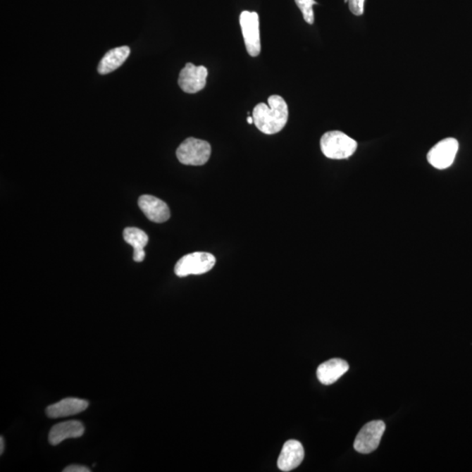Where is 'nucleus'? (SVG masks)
Returning a JSON list of instances; mask_svg holds the SVG:
<instances>
[{
    "label": "nucleus",
    "instance_id": "1",
    "mask_svg": "<svg viewBox=\"0 0 472 472\" xmlns=\"http://www.w3.org/2000/svg\"><path fill=\"white\" fill-rule=\"evenodd\" d=\"M268 105L261 103L254 108V123L261 132L273 135L285 128L289 118L286 101L278 94L268 98Z\"/></svg>",
    "mask_w": 472,
    "mask_h": 472
},
{
    "label": "nucleus",
    "instance_id": "12",
    "mask_svg": "<svg viewBox=\"0 0 472 472\" xmlns=\"http://www.w3.org/2000/svg\"><path fill=\"white\" fill-rule=\"evenodd\" d=\"M85 430V426L78 421L58 423L51 428L49 441L51 445L56 446L66 439L81 437Z\"/></svg>",
    "mask_w": 472,
    "mask_h": 472
},
{
    "label": "nucleus",
    "instance_id": "7",
    "mask_svg": "<svg viewBox=\"0 0 472 472\" xmlns=\"http://www.w3.org/2000/svg\"><path fill=\"white\" fill-rule=\"evenodd\" d=\"M459 148V141L453 137H448V139L438 142L428 151V161L435 169H447L455 161Z\"/></svg>",
    "mask_w": 472,
    "mask_h": 472
},
{
    "label": "nucleus",
    "instance_id": "20",
    "mask_svg": "<svg viewBox=\"0 0 472 472\" xmlns=\"http://www.w3.org/2000/svg\"><path fill=\"white\" fill-rule=\"evenodd\" d=\"M247 122H248L249 125H252V123H254V118L252 116H249V117L247 118Z\"/></svg>",
    "mask_w": 472,
    "mask_h": 472
},
{
    "label": "nucleus",
    "instance_id": "14",
    "mask_svg": "<svg viewBox=\"0 0 472 472\" xmlns=\"http://www.w3.org/2000/svg\"><path fill=\"white\" fill-rule=\"evenodd\" d=\"M130 49L129 46H123L108 51L101 58L97 71L101 75H107L121 67L127 58L129 57Z\"/></svg>",
    "mask_w": 472,
    "mask_h": 472
},
{
    "label": "nucleus",
    "instance_id": "19",
    "mask_svg": "<svg viewBox=\"0 0 472 472\" xmlns=\"http://www.w3.org/2000/svg\"><path fill=\"white\" fill-rule=\"evenodd\" d=\"M4 447H5V445H4V439L1 437H0V454L3 453Z\"/></svg>",
    "mask_w": 472,
    "mask_h": 472
},
{
    "label": "nucleus",
    "instance_id": "4",
    "mask_svg": "<svg viewBox=\"0 0 472 472\" xmlns=\"http://www.w3.org/2000/svg\"><path fill=\"white\" fill-rule=\"evenodd\" d=\"M216 263V257L212 254L206 252L188 254L178 261L174 272L180 278L190 275H202L211 271Z\"/></svg>",
    "mask_w": 472,
    "mask_h": 472
},
{
    "label": "nucleus",
    "instance_id": "11",
    "mask_svg": "<svg viewBox=\"0 0 472 472\" xmlns=\"http://www.w3.org/2000/svg\"><path fill=\"white\" fill-rule=\"evenodd\" d=\"M88 406L89 402L82 399L66 398L47 406L46 413L49 418H61V417L78 415L88 409Z\"/></svg>",
    "mask_w": 472,
    "mask_h": 472
},
{
    "label": "nucleus",
    "instance_id": "10",
    "mask_svg": "<svg viewBox=\"0 0 472 472\" xmlns=\"http://www.w3.org/2000/svg\"><path fill=\"white\" fill-rule=\"evenodd\" d=\"M139 206L145 216L154 223H165L170 216L169 206L154 196L142 195L139 199Z\"/></svg>",
    "mask_w": 472,
    "mask_h": 472
},
{
    "label": "nucleus",
    "instance_id": "6",
    "mask_svg": "<svg viewBox=\"0 0 472 472\" xmlns=\"http://www.w3.org/2000/svg\"><path fill=\"white\" fill-rule=\"evenodd\" d=\"M386 430L383 421H373L363 426L354 441L356 452L369 454L379 447L381 437Z\"/></svg>",
    "mask_w": 472,
    "mask_h": 472
},
{
    "label": "nucleus",
    "instance_id": "15",
    "mask_svg": "<svg viewBox=\"0 0 472 472\" xmlns=\"http://www.w3.org/2000/svg\"><path fill=\"white\" fill-rule=\"evenodd\" d=\"M123 239L134 249L133 259L137 263L144 260V247L147 245L149 237L147 233L137 228H126L123 230Z\"/></svg>",
    "mask_w": 472,
    "mask_h": 472
},
{
    "label": "nucleus",
    "instance_id": "8",
    "mask_svg": "<svg viewBox=\"0 0 472 472\" xmlns=\"http://www.w3.org/2000/svg\"><path fill=\"white\" fill-rule=\"evenodd\" d=\"M208 75L209 71L206 67L187 63L180 71L178 83L184 92L198 93L205 88Z\"/></svg>",
    "mask_w": 472,
    "mask_h": 472
},
{
    "label": "nucleus",
    "instance_id": "17",
    "mask_svg": "<svg viewBox=\"0 0 472 472\" xmlns=\"http://www.w3.org/2000/svg\"><path fill=\"white\" fill-rule=\"evenodd\" d=\"M351 13L356 16H361L364 13L365 0H348Z\"/></svg>",
    "mask_w": 472,
    "mask_h": 472
},
{
    "label": "nucleus",
    "instance_id": "16",
    "mask_svg": "<svg viewBox=\"0 0 472 472\" xmlns=\"http://www.w3.org/2000/svg\"><path fill=\"white\" fill-rule=\"evenodd\" d=\"M296 5L303 13L304 20L308 24L312 25L314 23V12L313 6L317 5L315 0H295Z\"/></svg>",
    "mask_w": 472,
    "mask_h": 472
},
{
    "label": "nucleus",
    "instance_id": "5",
    "mask_svg": "<svg viewBox=\"0 0 472 472\" xmlns=\"http://www.w3.org/2000/svg\"><path fill=\"white\" fill-rule=\"evenodd\" d=\"M243 39L250 56H259L261 53V39L259 13L244 11L240 15Z\"/></svg>",
    "mask_w": 472,
    "mask_h": 472
},
{
    "label": "nucleus",
    "instance_id": "13",
    "mask_svg": "<svg viewBox=\"0 0 472 472\" xmlns=\"http://www.w3.org/2000/svg\"><path fill=\"white\" fill-rule=\"evenodd\" d=\"M349 370V364L344 359H332L322 363L317 370L318 379L322 384L335 383Z\"/></svg>",
    "mask_w": 472,
    "mask_h": 472
},
{
    "label": "nucleus",
    "instance_id": "21",
    "mask_svg": "<svg viewBox=\"0 0 472 472\" xmlns=\"http://www.w3.org/2000/svg\"><path fill=\"white\" fill-rule=\"evenodd\" d=\"M344 2H348V0H344Z\"/></svg>",
    "mask_w": 472,
    "mask_h": 472
},
{
    "label": "nucleus",
    "instance_id": "9",
    "mask_svg": "<svg viewBox=\"0 0 472 472\" xmlns=\"http://www.w3.org/2000/svg\"><path fill=\"white\" fill-rule=\"evenodd\" d=\"M304 459V449L302 444L297 440H289L282 446L278 466L282 471H292L300 466Z\"/></svg>",
    "mask_w": 472,
    "mask_h": 472
},
{
    "label": "nucleus",
    "instance_id": "18",
    "mask_svg": "<svg viewBox=\"0 0 472 472\" xmlns=\"http://www.w3.org/2000/svg\"><path fill=\"white\" fill-rule=\"evenodd\" d=\"M63 472H90L88 467L82 466H76V464H73V466H68L65 468V469L63 471Z\"/></svg>",
    "mask_w": 472,
    "mask_h": 472
},
{
    "label": "nucleus",
    "instance_id": "3",
    "mask_svg": "<svg viewBox=\"0 0 472 472\" xmlns=\"http://www.w3.org/2000/svg\"><path fill=\"white\" fill-rule=\"evenodd\" d=\"M211 151L209 142L188 137L177 149L176 155L181 164L198 166L209 161Z\"/></svg>",
    "mask_w": 472,
    "mask_h": 472
},
{
    "label": "nucleus",
    "instance_id": "2",
    "mask_svg": "<svg viewBox=\"0 0 472 472\" xmlns=\"http://www.w3.org/2000/svg\"><path fill=\"white\" fill-rule=\"evenodd\" d=\"M357 147V142L340 130L326 132L321 139L323 154L330 159L350 158L354 154Z\"/></svg>",
    "mask_w": 472,
    "mask_h": 472
}]
</instances>
